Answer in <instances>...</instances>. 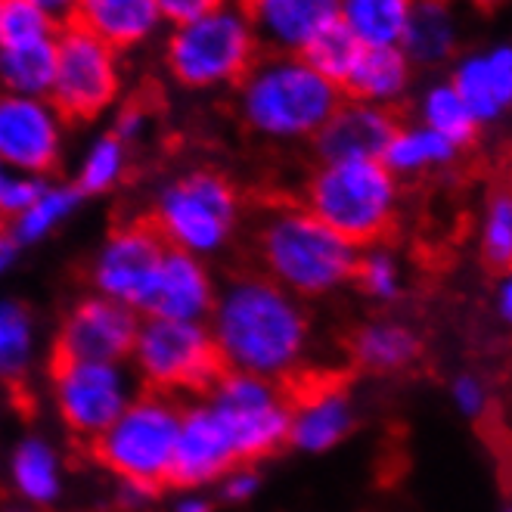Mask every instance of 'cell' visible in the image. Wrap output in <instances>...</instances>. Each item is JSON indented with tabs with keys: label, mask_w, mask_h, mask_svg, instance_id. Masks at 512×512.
Returning <instances> with one entry per match:
<instances>
[{
	"label": "cell",
	"mask_w": 512,
	"mask_h": 512,
	"mask_svg": "<svg viewBox=\"0 0 512 512\" xmlns=\"http://www.w3.org/2000/svg\"><path fill=\"white\" fill-rule=\"evenodd\" d=\"M212 333L227 370L283 382L305 367L311 317L301 298L270 283L258 270L227 280L212 305Z\"/></svg>",
	"instance_id": "6da1fadb"
},
{
	"label": "cell",
	"mask_w": 512,
	"mask_h": 512,
	"mask_svg": "<svg viewBox=\"0 0 512 512\" xmlns=\"http://www.w3.org/2000/svg\"><path fill=\"white\" fill-rule=\"evenodd\" d=\"M357 249L305 205H274L258 218L252 233V258L258 274L295 298L329 295L354 280Z\"/></svg>",
	"instance_id": "7a4b0ae2"
},
{
	"label": "cell",
	"mask_w": 512,
	"mask_h": 512,
	"mask_svg": "<svg viewBox=\"0 0 512 512\" xmlns=\"http://www.w3.org/2000/svg\"><path fill=\"white\" fill-rule=\"evenodd\" d=\"M342 90L317 75L301 56L264 53L236 84L243 128L270 143L314 140L342 103Z\"/></svg>",
	"instance_id": "3957f363"
},
{
	"label": "cell",
	"mask_w": 512,
	"mask_h": 512,
	"mask_svg": "<svg viewBox=\"0 0 512 512\" xmlns=\"http://www.w3.org/2000/svg\"><path fill=\"white\" fill-rule=\"evenodd\" d=\"M301 205L360 252L382 246L398 230L401 187L379 159L320 162L308 177Z\"/></svg>",
	"instance_id": "277c9868"
},
{
	"label": "cell",
	"mask_w": 512,
	"mask_h": 512,
	"mask_svg": "<svg viewBox=\"0 0 512 512\" xmlns=\"http://www.w3.org/2000/svg\"><path fill=\"white\" fill-rule=\"evenodd\" d=\"M180 410L177 398L140 388L115 423L87 444L90 457L122 481L128 494L143 500L162 494L171 475Z\"/></svg>",
	"instance_id": "5b68a950"
},
{
	"label": "cell",
	"mask_w": 512,
	"mask_h": 512,
	"mask_svg": "<svg viewBox=\"0 0 512 512\" xmlns=\"http://www.w3.org/2000/svg\"><path fill=\"white\" fill-rule=\"evenodd\" d=\"M261 56L246 4H224L193 22L174 25L165 38V69L187 90L236 87Z\"/></svg>",
	"instance_id": "8992f818"
},
{
	"label": "cell",
	"mask_w": 512,
	"mask_h": 512,
	"mask_svg": "<svg viewBox=\"0 0 512 512\" xmlns=\"http://www.w3.org/2000/svg\"><path fill=\"white\" fill-rule=\"evenodd\" d=\"M243 218V199L233 180L212 168H196L174 177L156 196L153 215L146 221L156 227L165 246L193 258L221 252L236 236Z\"/></svg>",
	"instance_id": "52a82bcc"
},
{
	"label": "cell",
	"mask_w": 512,
	"mask_h": 512,
	"mask_svg": "<svg viewBox=\"0 0 512 512\" xmlns=\"http://www.w3.org/2000/svg\"><path fill=\"white\" fill-rule=\"evenodd\" d=\"M134 379L162 395L205 398L227 373L224 357L205 323L143 320L134 339Z\"/></svg>",
	"instance_id": "ba28073f"
},
{
	"label": "cell",
	"mask_w": 512,
	"mask_h": 512,
	"mask_svg": "<svg viewBox=\"0 0 512 512\" xmlns=\"http://www.w3.org/2000/svg\"><path fill=\"white\" fill-rule=\"evenodd\" d=\"M122 97V53H115L81 25L56 35V66L47 100L66 122H94Z\"/></svg>",
	"instance_id": "9c48e42d"
},
{
	"label": "cell",
	"mask_w": 512,
	"mask_h": 512,
	"mask_svg": "<svg viewBox=\"0 0 512 512\" xmlns=\"http://www.w3.org/2000/svg\"><path fill=\"white\" fill-rule=\"evenodd\" d=\"M202 401L221 416L239 466H255L289 444V404L280 382L227 370Z\"/></svg>",
	"instance_id": "30bf717a"
},
{
	"label": "cell",
	"mask_w": 512,
	"mask_h": 512,
	"mask_svg": "<svg viewBox=\"0 0 512 512\" xmlns=\"http://www.w3.org/2000/svg\"><path fill=\"white\" fill-rule=\"evenodd\" d=\"M47 379L59 419L84 444L100 438L137 395V379L122 364H59L47 367Z\"/></svg>",
	"instance_id": "8fae6325"
},
{
	"label": "cell",
	"mask_w": 512,
	"mask_h": 512,
	"mask_svg": "<svg viewBox=\"0 0 512 512\" xmlns=\"http://www.w3.org/2000/svg\"><path fill=\"white\" fill-rule=\"evenodd\" d=\"M289 404V444L323 454L354 429V404L345 370L301 367L280 382Z\"/></svg>",
	"instance_id": "7c38bea8"
},
{
	"label": "cell",
	"mask_w": 512,
	"mask_h": 512,
	"mask_svg": "<svg viewBox=\"0 0 512 512\" xmlns=\"http://www.w3.org/2000/svg\"><path fill=\"white\" fill-rule=\"evenodd\" d=\"M140 317L103 295H84L59 320L47 367L59 364H122L134 351Z\"/></svg>",
	"instance_id": "4fadbf2b"
},
{
	"label": "cell",
	"mask_w": 512,
	"mask_h": 512,
	"mask_svg": "<svg viewBox=\"0 0 512 512\" xmlns=\"http://www.w3.org/2000/svg\"><path fill=\"white\" fill-rule=\"evenodd\" d=\"M66 125L47 97L0 94V165L47 180L63 162Z\"/></svg>",
	"instance_id": "5bb4252c"
},
{
	"label": "cell",
	"mask_w": 512,
	"mask_h": 512,
	"mask_svg": "<svg viewBox=\"0 0 512 512\" xmlns=\"http://www.w3.org/2000/svg\"><path fill=\"white\" fill-rule=\"evenodd\" d=\"M165 249V239L146 218L118 224L90 264V283H94L97 295L112 298L137 314Z\"/></svg>",
	"instance_id": "9a60e30c"
},
{
	"label": "cell",
	"mask_w": 512,
	"mask_h": 512,
	"mask_svg": "<svg viewBox=\"0 0 512 512\" xmlns=\"http://www.w3.org/2000/svg\"><path fill=\"white\" fill-rule=\"evenodd\" d=\"M233 469H239V460L221 416L202 398L196 404H187L180 410L168 488H180V491L208 488L218 485Z\"/></svg>",
	"instance_id": "2e32d148"
},
{
	"label": "cell",
	"mask_w": 512,
	"mask_h": 512,
	"mask_svg": "<svg viewBox=\"0 0 512 512\" xmlns=\"http://www.w3.org/2000/svg\"><path fill=\"white\" fill-rule=\"evenodd\" d=\"M212 305H215V283L208 277L205 264L187 252L168 246L137 314H146V320L202 323L212 314Z\"/></svg>",
	"instance_id": "e0dca14e"
},
{
	"label": "cell",
	"mask_w": 512,
	"mask_h": 512,
	"mask_svg": "<svg viewBox=\"0 0 512 512\" xmlns=\"http://www.w3.org/2000/svg\"><path fill=\"white\" fill-rule=\"evenodd\" d=\"M447 81L481 125H497L512 106V47L506 41L485 50H466L450 63Z\"/></svg>",
	"instance_id": "ac0fdd59"
},
{
	"label": "cell",
	"mask_w": 512,
	"mask_h": 512,
	"mask_svg": "<svg viewBox=\"0 0 512 512\" xmlns=\"http://www.w3.org/2000/svg\"><path fill=\"white\" fill-rule=\"evenodd\" d=\"M261 50L298 56L320 32L339 22V0H246Z\"/></svg>",
	"instance_id": "d6986e66"
},
{
	"label": "cell",
	"mask_w": 512,
	"mask_h": 512,
	"mask_svg": "<svg viewBox=\"0 0 512 512\" xmlns=\"http://www.w3.org/2000/svg\"><path fill=\"white\" fill-rule=\"evenodd\" d=\"M398 131L395 112L342 100L339 109L329 115V122L314 137V149L320 162H360V159H382L391 134Z\"/></svg>",
	"instance_id": "ffe728a7"
},
{
	"label": "cell",
	"mask_w": 512,
	"mask_h": 512,
	"mask_svg": "<svg viewBox=\"0 0 512 512\" xmlns=\"http://www.w3.org/2000/svg\"><path fill=\"white\" fill-rule=\"evenodd\" d=\"M398 47L413 69H447L463 50V13L457 0H413Z\"/></svg>",
	"instance_id": "44dd1931"
},
{
	"label": "cell",
	"mask_w": 512,
	"mask_h": 512,
	"mask_svg": "<svg viewBox=\"0 0 512 512\" xmlns=\"http://www.w3.org/2000/svg\"><path fill=\"white\" fill-rule=\"evenodd\" d=\"M75 25L125 53L153 41L165 22L156 0H78Z\"/></svg>",
	"instance_id": "7402d4cb"
},
{
	"label": "cell",
	"mask_w": 512,
	"mask_h": 512,
	"mask_svg": "<svg viewBox=\"0 0 512 512\" xmlns=\"http://www.w3.org/2000/svg\"><path fill=\"white\" fill-rule=\"evenodd\" d=\"M413 78H416V69L401 53V47L360 50L357 63H354L345 87H342V97L391 112L398 103L407 100Z\"/></svg>",
	"instance_id": "603a6c76"
},
{
	"label": "cell",
	"mask_w": 512,
	"mask_h": 512,
	"mask_svg": "<svg viewBox=\"0 0 512 512\" xmlns=\"http://www.w3.org/2000/svg\"><path fill=\"white\" fill-rule=\"evenodd\" d=\"M423 357V339L398 320H370L348 336V360L357 370L391 376L410 370Z\"/></svg>",
	"instance_id": "cb8c5ba5"
},
{
	"label": "cell",
	"mask_w": 512,
	"mask_h": 512,
	"mask_svg": "<svg viewBox=\"0 0 512 512\" xmlns=\"http://www.w3.org/2000/svg\"><path fill=\"white\" fill-rule=\"evenodd\" d=\"M416 125H423L435 131L438 137H444L447 143H454L460 153L469 149L481 134V125L472 118V112L466 109V103L460 100V94L447 78H432L419 90Z\"/></svg>",
	"instance_id": "d4e9b609"
},
{
	"label": "cell",
	"mask_w": 512,
	"mask_h": 512,
	"mask_svg": "<svg viewBox=\"0 0 512 512\" xmlns=\"http://www.w3.org/2000/svg\"><path fill=\"white\" fill-rule=\"evenodd\" d=\"M457 159H460V149L454 143H447L444 137H438L435 131L423 125H398L379 162L395 177H419L426 171L454 165Z\"/></svg>",
	"instance_id": "484cf974"
},
{
	"label": "cell",
	"mask_w": 512,
	"mask_h": 512,
	"mask_svg": "<svg viewBox=\"0 0 512 512\" xmlns=\"http://www.w3.org/2000/svg\"><path fill=\"white\" fill-rule=\"evenodd\" d=\"M413 0H339V22L364 47H398Z\"/></svg>",
	"instance_id": "4316f807"
},
{
	"label": "cell",
	"mask_w": 512,
	"mask_h": 512,
	"mask_svg": "<svg viewBox=\"0 0 512 512\" xmlns=\"http://www.w3.org/2000/svg\"><path fill=\"white\" fill-rule=\"evenodd\" d=\"M56 66V38L35 44H0V94L47 97Z\"/></svg>",
	"instance_id": "83f0119b"
},
{
	"label": "cell",
	"mask_w": 512,
	"mask_h": 512,
	"mask_svg": "<svg viewBox=\"0 0 512 512\" xmlns=\"http://www.w3.org/2000/svg\"><path fill=\"white\" fill-rule=\"evenodd\" d=\"M10 475L16 491L35 506H50L63 494V466L56 450L41 438H25L10 460Z\"/></svg>",
	"instance_id": "f1b7e54d"
},
{
	"label": "cell",
	"mask_w": 512,
	"mask_h": 512,
	"mask_svg": "<svg viewBox=\"0 0 512 512\" xmlns=\"http://www.w3.org/2000/svg\"><path fill=\"white\" fill-rule=\"evenodd\" d=\"M35 357V317L22 301H0V382L19 388Z\"/></svg>",
	"instance_id": "f546056e"
},
{
	"label": "cell",
	"mask_w": 512,
	"mask_h": 512,
	"mask_svg": "<svg viewBox=\"0 0 512 512\" xmlns=\"http://www.w3.org/2000/svg\"><path fill=\"white\" fill-rule=\"evenodd\" d=\"M81 193L75 190V184H44L41 196L32 202V208L28 212H22L7 230L10 236L16 239L19 246L25 243H38V239H44L47 233H53L59 224H63L75 208L81 205Z\"/></svg>",
	"instance_id": "4dcf8cb0"
},
{
	"label": "cell",
	"mask_w": 512,
	"mask_h": 512,
	"mask_svg": "<svg viewBox=\"0 0 512 512\" xmlns=\"http://www.w3.org/2000/svg\"><path fill=\"white\" fill-rule=\"evenodd\" d=\"M128 149L118 137L112 134H100L94 143L87 146V153L78 165L75 174V190L81 196H103L109 190H115L128 174Z\"/></svg>",
	"instance_id": "1f68e13d"
},
{
	"label": "cell",
	"mask_w": 512,
	"mask_h": 512,
	"mask_svg": "<svg viewBox=\"0 0 512 512\" xmlns=\"http://www.w3.org/2000/svg\"><path fill=\"white\" fill-rule=\"evenodd\" d=\"M360 50H364V47H360L345 32V25L342 22H333V25L326 28V32H320L298 56L305 59V63L317 75H323L329 84H336L342 90L345 81H348V75H351V69H354V63H357Z\"/></svg>",
	"instance_id": "d6a6232c"
},
{
	"label": "cell",
	"mask_w": 512,
	"mask_h": 512,
	"mask_svg": "<svg viewBox=\"0 0 512 512\" xmlns=\"http://www.w3.org/2000/svg\"><path fill=\"white\" fill-rule=\"evenodd\" d=\"M481 258L491 274H506L512 264V196L509 190H494L481 221Z\"/></svg>",
	"instance_id": "836d02e7"
},
{
	"label": "cell",
	"mask_w": 512,
	"mask_h": 512,
	"mask_svg": "<svg viewBox=\"0 0 512 512\" xmlns=\"http://www.w3.org/2000/svg\"><path fill=\"white\" fill-rule=\"evenodd\" d=\"M59 35V25H53L41 10H35L25 0H4L0 10V44H35L50 41Z\"/></svg>",
	"instance_id": "e575fe53"
},
{
	"label": "cell",
	"mask_w": 512,
	"mask_h": 512,
	"mask_svg": "<svg viewBox=\"0 0 512 512\" xmlns=\"http://www.w3.org/2000/svg\"><path fill=\"white\" fill-rule=\"evenodd\" d=\"M354 280L360 286V292H367L373 298L391 301L401 292V270L398 261L391 258L382 249H373L367 255H357V267H354Z\"/></svg>",
	"instance_id": "d590c367"
},
{
	"label": "cell",
	"mask_w": 512,
	"mask_h": 512,
	"mask_svg": "<svg viewBox=\"0 0 512 512\" xmlns=\"http://www.w3.org/2000/svg\"><path fill=\"white\" fill-rule=\"evenodd\" d=\"M47 180L32 177V174H4V184H0V224H13L22 212L32 208V202L41 196Z\"/></svg>",
	"instance_id": "8d00e7d4"
},
{
	"label": "cell",
	"mask_w": 512,
	"mask_h": 512,
	"mask_svg": "<svg viewBox=\"0 0 512 512\" xmlns=\"http://www.w3.org/2000/svg\"><path fill=\"white\" fill-rule=\"evenodd\" d=\"M159 4V13H162V22L165 25H184V22H193L205 13H212L224 4H233V0H156Z\"/></svg>",
	"instance_id": "74e56055"
},
{
	"label": "cell",
	"mask_w": 512,
	"mask_h": 512,
	"mask_svg": "<svg viewBox=\"0 0 512 512\" xmlns=\"http://www.w3.org/2000/svg\"><path fill=\"white\" fill-rule=\"evenodd\" d=\"M149 131V112L137 103H125V106H118L115 112V122H112V137H118L125 146L137 143L143 134Z\"/></svg>",
	"instance_id": "f35d334b"
},
{
	"label": "cell",
	"mask_w": 512,
	"mask_h": 512,
	"mask_svg": "<svg viewBox=\"0 0 512 512\" xmlns=\"http://www.w3.org/2000/svg\"><path fill=\"white\" fill-rule=\"evenodd\" d=\"M454 401H457V407L469 419H478L481 413H485V407H488V391H485V385H481L478 376L463 373V376L454 379Z\"/></svg>",
	"instance_id": "ab89813d"
},
{
	"label": "cell",
	"mask_w": 512,
	"mask_h": 512,
	"mask_svg": "<svg viewBox=\"0 0 512 512\" xmlns=\"http://www.w3.org/2000/svg\"><path fill=\"white\" fill-rule=\"evenodd\" d=\"M218 485H221V497L227 503H243L258 491V475L252 472V466H239V469L227 472Z\"/></svg>",
	"instance_id": "60d3db41"
},
{
	"label": "cell",
	"mask_w": 512,
	"mask_h": 512,
	"mask_svg": "<svg viewBox=\"0 0 512 512\" xmlns=\"http://www.w3.org/2000/svg\"><path fill=\"white\" fill-rule=\"evenodd\" d=\"M25 4H32L35 10H41L53 25H72L75 22V7L78 0H25Z\"/></svg>",
	"instance_id": "b9f144b4"
},
{
	"label": "cell",
	"mask_w": 512,
	"mask_h": 512,
	"mask_svg": "<svg viewBox=\"0 0 512 512\" xmlns=\"http://www.w3.org/2000/svg\"><path fill=\"white\" fill-rule=\"evenodd\" d=\"M16 252H19V243L10 236V230H7V227H0V274H4V270L13 264Z\"/></svg>",
	"instance_id": "7bdbcfd3"
},
{
	"label": "cell",
	"mask_w": 512,
	"mask_h": 512,
	"mask_svg": "<svg viewBox=\"0 0 512 512\" xmlns=\"http://www.w3.org/2000/svg\"><path fill=\"white\" fill-rule=\"evenodd\" d=\"M494 308H497V314H500V320H509L512 314V286H509V280L503 277L500 280V286H497V295H494Z\"/></svg>",
	"instance_id": "ee69618b"
},
{
	"label": "cell",
	"mask_w": 512,
	"mask_h": 512,
	"mask_svg": "<svg viewBox=\"0 0 512 512\" xmlns=\"http://www.w3.org/2000/svg\"><path fill=\"white\" fill-rule=\"evenodd\" d=\"M215 506H212V500H205V497H199V494H187V497H180L177 500V506H174V512H212Z\"/></svg>",
	"instance_id": "f6af8a7d"
},
{
	"label": "cell",
	"mask_w": 512,
	"mask_h": 512,
	"mask_svg": "<svg viewBox=\"0 0 512 512\" xmlns=\"http://www.w3.org/2000/svg\"><path fill=\"white\" fill-rule=\"evenodd\" d=\"M475 4H478V7H488V10H491V7H500L503 0H475Z\"/></svg>",
	"instance_id": "bcb514c9"
},
{
	"label": "cell",
	"mask_w": 512,
	"mask_h": 512,
	"mask_svg": "<svg viewBox=\"0 0 512 512\" xmlns=\"http://www.w3.org/2000/svg\"><path fill=\"white\" fill-rule=\"evenodd\" d=\"M4 174H7V168H4V165H0V184H4ZM0 227H4V224H0Z\"/></svg>",
	"instance_id": "7dc6e473"
},
{
	"label": "cell",
	"mask_w": 512,
	"mask_h": 512,
	"mask_svg": "<svg viewBox=\"0 0 512 512\" xmlns=\"http://www.w3.org/2000/svg\"><path fill=\"white\" fill-rule=\"evenodd\" d=\"M0 10H4V0H0Z\"/></svg>",
	"instance_id": "c3c4849f"
},
{
	"label": "cell",
	"mask_w": 512,
	"mask_h": 512,
	"mask_svg": "<svg viewBox=\"0 0 512 512\" xmlns=\"http://www.w3.org/2000/svg\"><path fill=\"white\" fill-rule=\"evenodd\" d=\"M506 512H509V509H506Z\"/></svg>",
	"instance_id": "681fc988"
}]
</instances>
